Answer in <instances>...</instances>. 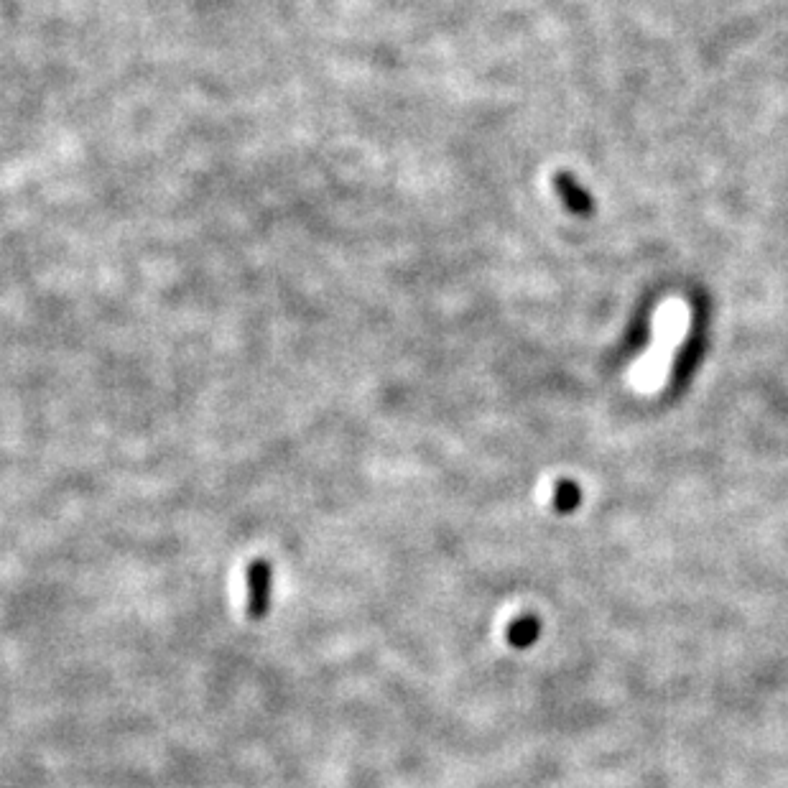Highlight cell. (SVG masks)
I'll list each match as a JSON object with an SVG mask.
<instances>
[{
    "label": "cell",
    "mask_w": 788,
    "mask_h": 788,
    "mask_svg": "<svg viewBox=\"0 0 788 788\" xmlns=\"http://www.w3.org/2000/svg\"><path fill=\"white\" fill-rule=\"evenodd\" d=\"M273 569L268 559H256L248 567V618L263 620L271 607Z\"/></svg>",
    "instance_id": "obj_1"
},
{
    "label": "cell",
    "mask_w": 788,
    "mask_h": 788,
    "mask_svg": "<svg viewBox=\"0 0 788 788\" xmlns=\"http://www.w3.org/2000/svg\"><path fill=\"white\" fill-rule=\"evenodd\" d=\"M541 635V620L536 615H521L505 628V641L511 643L513 648H528L539 641Z\"/></svg>",
    "instance_id": "obj_2"
},
{
    "label": "cell",
    "mask_w": 788,
    "mask_h": 788,
    "mask_svg": "<svg viewBox=\"0 0 788 788\" xmlns=\"http://www.w3.org/2000/svg\"><path fill=\"white\" fill-rule=\"evenodd\" d=\"M556 192H559V197L564 199V205H567L572 212H577V215H587V212H592V197L574 182L572 176L556 174Z\"/></svg>",
    "instance_id": "obj_3"
},
{
    "label": "cell",
    "mask_w": 788,
    "mask_h": 788,
    "mask_svg": "<svg viewBox=\"0 0 788 788\" xmlns=\"http://www.w3.org/2000/svg\"><path fill=\"white\" fill-rule=\"evenodd\" d=\"M579 503H582V490H579L577 482L574 480L556 482V490H554V511L556 513H562V516L574 513L579 508Z\"/></svg>",
    "instance_id": "obj_4"
}]
</instances>
